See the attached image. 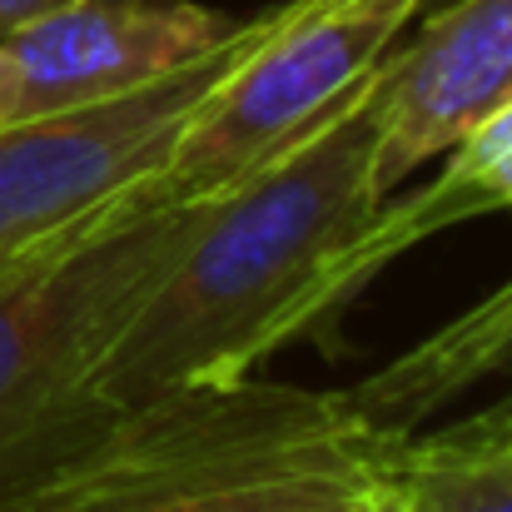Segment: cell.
I'll list each match as a JSON object with an SVG mask.
<instances>
[{
	"label": "cell",
	"instance_id": "8",
	"mask_svg": "<svg viewBox=\"0 0 512 512\" xmlns=\"http://www.w3.org/2000/svg\"><path fill=\"white\" fill-rule=\"evenodd\" d=\"M503 363H512V279L473 309H463L458 319H448L443 329H433L428 339L403 348L358 388H348V403L368 423L408 433V423L438 413Z\"/></svg>",
	"mask_w": 512,
	"mask_h": 512
},
{
	"label": "cell",
	"instance_id": "12",
	"mask_svg": "<svg viewBox=\"0 0 512 512\" xmlns=\"http://www.w3.org/2000/svg\"><path fill=\"white\" fill-rule=\"evenodd\" d=\"M55 0H0V40L10 35V30H20L25 20H35L40 10H50Z\"/></svg>",
	"mask_w": 512,
	"mask_h": 512
},
{
	"label": "cell",
	"instance_id": "7",
	"mask_svg": "<svg viewBox=\"0 0 512 512\" xmlns=\"http://www.w3.org/2000/svg\"><path fill=\"white\" fill-rule=\"evenodd\" d=\"M443 160L448 165L428 189H413L398 199L383 194L368 229L348 244V254L329 279L324 319L339 314L383 264H393L403 249L423 244L428 234H443V229L493 214V209H512V100L498 105L493 115H483Z\"/></svg>",
	"mask_w": 512,
	"mask_h": 512
},
{
	"label": "cell",
	"instance_id": "1",
	"mask_svg": "<svg viewBox=\"0 0 512 512\" xmlns=\"http://www.w3.org/2000/svg\"><path fill=\"white\" fill-rule=\"evenodd\" d=\"M383 204L373 184V75L299 150L199 204L165 274L100 363V393L140 403L249 378L324 324L329 279Z\"/></svg>",
	"mask_w": 512,
	"mask_h": 512
},
{
	"label": "cell",
	"instance_id": "13",
	"mask_svg": "<svg viewBox=\"0 0 512 512\" xmlns=\"http://www.w3.org/2000/svg\"><path fill=\"white\" fill-rule=\"evenodd\" d=\"M348 512H408V503L388 488V478H378V483H373V488H368Z\"/></svg>",
	"mask_w": 512,
	"mask_h": 512
},
{
	"label": "cell",
	"instance_id": "11",
	"mask_svg": "<svg viewBox=\"0 0 512 512\" xmlns=\"http://www.w3.org/2000/svg\"><path fill=\"white\" fill-rule=\"evenodd\" d=\"M443 438H458V443H512V393L498 398L493 408L473 413L468 423H453V428H438Z\"/></svg>",
	"mask_w": 512,
	"mask_h": 512
},
{
	"label": "cell",
	"instance_id": "10",
	"mask_svg": "<svg viewBox=\"0 0 512 512\" xmlns=\"http://www.w3.org/2000/svg\"><path fill=\"white\" fill-rule=\"evenodd\" d=\"M383 478L408 512H512V443L403 433Z\"/></svg>",
	"mask_w": 512,
	"mask_h": 512
},
{
	"label": "cell",
	"instance_id": "2",
	"mask_svg": "<svg viewBox=\"0 0 512 512\" xmlns=\"http://www.w3.org/2000/svg\"><path fill=\"white\" fill-rule=\"evenodd\" d=\"M199 204L150 184L0 264V512H20L120 403L100 363L140 294L165 274Z\"/></svg>",
	"mask_w": 512,
	"mask_h": 512
},
{
	"label": "cell",
	"instance_id": "6",
	"mask_svg": "<svg viewBox=\"0 0 512 512\" xmlns=\"http://www.w3.org/2000/svg\"><path fill=\"white\" fill-rule=\"evenodd\" d=\"M512 100V0H453L373 70V184L393 194Z\"/></svg>",
	"mask_w": 512,
	"mask_h": 512
},
{
	"label": "cell",
	"instance_id": "14",
	"mask_svg": "<svg viewBox=\"0 0 512 512\" xmlns=\"http://www.w3.org/2000/svg\"><path fill=\"white\" fill-rule=\"evenodd\" d=\"M10 120V70H5V55H0V125Z\"/></svg>",
	"mask_w": 512,
	"mask_h": 512
},
{
	"label": "cell",
	"instance_id": "9",
	"mask_svg": "<svg viewBox=\"0 0 512 512\" xmlns=\"http://www.w3.org/2000/svg\"><path fill=\"white\" fill-rule=\"evenodd\" d=\"M403 433L363 428L324 448L189 488L150 512H348L388 468V453Z\"/></svg>",
	"mask_w": 512,
	"mask_h": 512
},
{
	"label": "cell",
	"instance_id": "4",
	"mask_svg": "<svg viewBox=\"0 0 512 512\" xmlns=\"http://www.w3.org/2000/svg\"><path fill=\"white\" fill-rule=\"evenodd\" d=\"M264 10L234 40L189 60L165 80L125 95L60 105L0 125V264L60 239L115 199L155 184L174 140L224 80L234 55L254 40Z\"/></svg>",
	"mask_w": 512,
	"mask_h": 512
},
{
	"label": "cell",
	"instance_id": "3",
	"mask_svg": "<svg viewBox=\"0 0 512 512\" xmlns=\"http://www.w3.org/2000/svg\"><path fill=\"white\" fill-rule=\"evenodd\" d=\"M418 10L423 0H284L264 10L150 189L204 204L299 150L358 95Z\"/></svg>",
	"mask_w": 512,
	"mask_h": 512
},
{
	"label": "cell",
	"instance_id": "5",
	"mask_svg": "<svg viewBox=\"0 0 512 512\" xmlns=\"http://www.w3.org/2000/svg\"><path fill=\"white\" fill-rule=\"evenodd\" d=\"M244 20L199 0H55L0 40L10 120L165 80L234 40Z\"/></svg>",
	"mask_w": 512,
	"mask_h": 512
}]
</instances>
